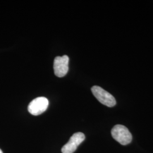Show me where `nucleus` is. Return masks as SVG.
Wrapping results in <instances>:
<instances>
[{
	"label": "nucleus",
	"instance_id": "1",
	"mask_svg": "<svg viewBox=\"0 0 153 153\" xmlns=\"http://www.w3.org/2000/svg\"><path fill=\"white\" fill-rule=\"evenodd\" d=\"M111 134L121 145H126L131 142L132 136L128 129L123 125H116L111 130Z\"/></svg>",
	"mask_w": 153,
	"mask_h": 153
},
{
	"label": "nucleus",
	"instance_id": "2",
	"mask_svg": "<svg viewBox=\"0 0 153 153\" xmlns=\"http://www.w3.org/2000/svg\"><path fill=\"white\" fill-rule=\"evenodd\" d=\"M93 95L102 104L108 107H112L116 104L115 98L103 88L98 86H94L91 88Z\"/></svg>",
	"mask_w": 153,
	"mask_h": 153
},
{
	"label": "nucleus",
	"instance_id": "6",
	"mask_svg": "<svg viewBox=\"0 0 153 153\" xmlns=\"http://www.w3.org/2000/svg\"><path fill=\"white\" fill-rule=\"evenodd\" d=\"M0 153H3V152H2V151L0 149Z\"/></svg>",
	"mask_w": 153,
	"mask_h": 153
},
{
	"label": "nucleus",
	"instance_id": "4",
	"mask_svg": "<svg viewBox=\"0 0 153 153\" xmlns=\"http://www.w3.org/2000/svg\"><path fill=\"white\" fill-rule=\"evenodd\" d=\"M69 57L66 55L57 56L54 60L53 69L55 76L63 77L67 74L69 70Z\"/></svg>",
	"mask_w": 153,
	"mask_h": 153
},
{
	"label": "nucleus",
	"instance_id": "5",
	"mask_svg": "<svg viewBox=\"0 0 153 153\" xmlns=\"http://www.w3.org/2000/svg\"><path fill=\"white\" fill-rule=\"evenodd\" d=\"M85 139V136L82 132H77L71 136L69 141L66 143L61 149L62 153H73L78 146Z\"/></svg>",
	"mask_w": 153,
	"mask_h": 153
},
{
	"label": "nucleus",
	"instance_id": "3",
	"mask_svg": "<svg viewBox=\"0 0 153 153\" xmlns=\"http://www.w3.org/2000/svg\"><path fill=\"white\" fill-rule=\"evenodd\" d=\"M49 101L45 97H38L33 100L28 106V112L34 116L43 114L48 108Z\"/></svg>",
	"mask_w": 153,
	"mask_h": 153
}]
</instances>
